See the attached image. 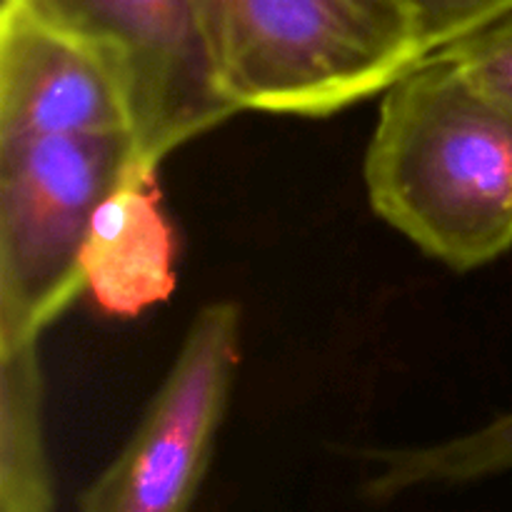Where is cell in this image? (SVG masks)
<instances>
[{
	"mask_svg": "<svg viewBox=\"0 0 512 512\" xmlns=\"http://www.w3.org/2000/svg\"><path fill=\"white\" fill-rule=\"evenodd\" d=\"M220 88L240 110L325 118L425 60L400 0H198Z\"/></svg>",
	"mask_w": 512,
	"mask_h": 512,
	"instance_id": "cell-2",
	"label": "cell"
},
{
	"mask_svg": "<svg viewBox=\"0 0 512 512\" xmlns=\"http://www.w3.org/2000/svg\"><path fill=\"white\" fill-rule=\"evenodd\" d=\"M38 343L0 345V512H53Z\"/></svg>",
	"mask_w": 512,
	"mask_h": 512,
	"instance_id": "cell-8",
	"label": "cell"
},
{
	"mask_svg": "<svg viewBox=\"0 0 512 512\" xmlns=\"http://www.w3.org/2000/svg\"><path fill=\"white\" fill-rule=\"evenodd\" d=\"M373 465L365 493L393 500L413 490L458 488L512 475V410L478 430L428 445L365 453Z\"/></svg>",
	"mask_w": 512,
	"mask_h": 512,
	"instance_id": "cell-9",
	"label": "cell"
},
{
	"mask_svg": "<svg viewBox=\"0 0 512 512\" xmlns=\"http://www.w3.org/2000/svg\"><path fill=\"white\" fill-rule=\"evenodd\" d=\"M375 215L458 273L512 248V113L450 55L383 93L365 153Z\"/></svg>",
	"mask_w": 512,
	"mask_h": 512,
	"instance_id": "cell-1",
	"label": "cell"
},
{
	"mask_svg": "<svg viewBox=\"0 0 512 512\" xmlns=\"http://www.w3.org/2000/svg\"><path fill=\"white\" fill-rule=\"evenodd\" d=\"M135 158L128 133L0 143V345L40 340L83 293L93 215Z\"/></svg>",
	"mask_w": 512,
	"mask_h": 512,
	"instance_id": "cell-3",
	"label": "cell"
},
{
	"mask_svg": "<svg viewBox=\"0 0 512 512\" xmlns=\"http://www.w3.org/2000/svg\"><path fill=\"white\" fill-rule=\"evenodd\" d=\"M425 55L458 43L512 5V0H400Z\"/></svg>",
	"mask_w": 512,
	"mask_h": 512,
	"instance_id": "cell-11",
	"label": "cell"
},
{
	"mask_svg": "<svg viewBox=\"0 0 512 512\" xmlns=\"http://www.w3.org/2000/svg\"><path fill=\"white\" fill-rule=\"evenodd\" d=\"M98 50L123 80L140 163L160 168L180 145L238 113L220 88L198 0H25Z\"/></svg>",
	"mask_w": 512,
	"mask_h": 512,
	"instance_id": "cell-4",
	"label": "cell"
},
{
	"mask_svg": "<svg viewBox=\"0 0 512 512\" xmlns=\"http://www.w3.org/2000/svg\"><path fill=\"white\" fill-rule=\"evenodd\" d=\"M175 258L158 168L135 158L93 215L80 258L83 293L110 318H138L173 295Z\"/></svg>",
	"mask_w": 512,
	"mask_h": 512,
	"instance_id": "cell-7",
	"label": "cell"
},
{
	"mask_svg": "<svg viewBox=\"0 0 512 512\" xmlns=\"http://www.w3.org/2000/svg\"><path fill=\"white\" fill-rule=\"evenodd\" d=\"M133 135L113 65L25 0L0 10V143L43 135Z\"/></svg>",
	"mask_w": 512,
	"mask_h": 512,
	"instance_id": "cell-6",
	"label": "cell"
},
{
	"mask_svg": "<svg viewBox=\"0 0 512 512\" xmlns=\"http://www.w3.org/2000/svg\"><path fill=\"white\" fill-rule=\"evenodd\" d=\"M240 328V308L230 300L198 310L143 420L85 490L80 512L190 510L228 413Z\"/></svg>",
	"mask_w": 512,
	"mask_h": 512,
	"instance_id": "cell-5",
	"label": "cell"
},
{
	"mask_svg": "<svg viewBox=\"0 0 512 512\" xmlns=\"http://www.w3.org/2000/svg\"><path fill=\"white\" fill-rule=\"evenodd\" d=\"M438 53L463 65L480 88L512 113V5Z\"/></svg>",
	"mask_w": 512,
	"mask_h": 512,
	"instance_id": "cell-10",
	"label": "cell"
}]
</instances>
